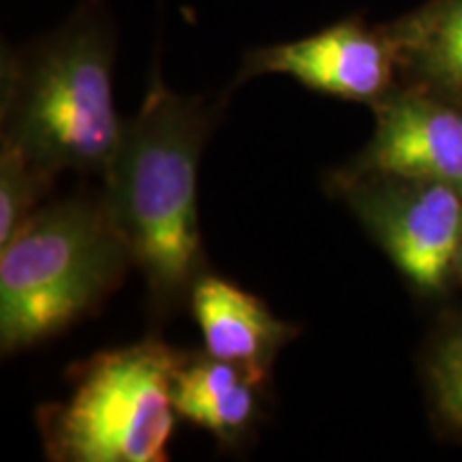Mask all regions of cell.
Here are the masks:
<instances>
[{
  "instance_id": "cell-1",
  "label": "cell",
  "mask_w": 462,
  "mask_h": 462,
  "mask_svg": "<svg viewBox=\"0 0 462 462\" xmlns=\"http://www.w3.org/2000/svg\"><path fill=\"white\" fill-rule=\"evenodd\" d=\"M215 116V103L178 95L154 71L103 176L106 204L161 309L206 274L198 170Z\"/></svg>"
},
{
  "instance_id": "cell-2",
  "label": "cell",
  "mask_w": 462,
  "mask_h": 462,
  "mask_svg": "<svg viewBox=\"0 0 462 462\" xmlns=\"http://www.w3.org/2000/svg\"><path fill=\"white\" fill-rule=\"evenodd\" d=\"M116 24L86 0L54 31L3 50V140L50 178L106 176L125 123L114 103Z\"/></svg>"
},
{
  "instance_id": "cell-3",
  "label": "cell",
  "mask_w": 462,
  "mask_h": 462,
  "mask_svg": "<svg viewBox=\"0 0 462 462\" xmlns=\"http://www.w3.org/2000/svg\"><path fill=\"white\" fill-rule=\"evenodd\" d=\"M133 257L106 198L34 210L0 246V351L17 354L82 319L125 279Z\"/></svg>"
},
{
  "instance_id": "cell-4",
  "label": "cell",
  "mask_w": 462,
  "mask_h": 462,
  "mask_svg": "<svg viewBox=\"0 0 462 462\" xmlns=\"http://www.w3.org/2000/svg\"><path fill=\"white\" fill-rule=\"evenodd\" d=\"M184 356L143 338L75 366L71 394L39 411L56 462H163L171 439L173 381Z\"/></svg>"
},
{
  "instance_id": "cell-5",
  "label": "cell",
  "mask_w": 462,
  "mask_h": 462,
  "mask_svg": "<svg viewBox=\"0 0 462 462\" xmlns=\"http://www.w3.org/2000/svg\"><path fill=\"white\" fill-rule=\"evenodd\" d=\"M334 189L421 296H441L454 282L462 238V190L396 173H334Z\"/></svg>"
},
{
  "instance_id": "cell-6",
  "label": "cell",
  "mask_w": 462,
  "mask_h": 462,
  "mask_svg": "<svg viewBox=\"0 0 462 462\" xmlns=\"http://www.w3.org/2000/svg\"><path fill=\"white\" fill-rule=\"evenodd\" d=\"M259 75H285L319 95L364 103L371 109L401 86L388 24L371 26L360 15L345 17L296 42L251 50L242 60L238 82Z\"/></svg>"
},
{
  "instance_id": "cell-7",
  "label": "cell",
  "mask_w": 462,
  "mask_h": 462,
  "mask_svg": "<svg viewBox=\"0 0 462 462\" xmlns=\"http://www.w3.org/2000/svg\"><path fill=\"white\" fill-rule=\"evenodd\" d=\"M373 112L371 142L349 170L421 178L462 190V107L401 84Z\"/></svg>"
},
{
  "instance_id": "cell-8",
  "label": "cell",
  "mask_w": 462,
  "mask_h": 462,
  "mask_svg": "<svg viewBox=\"0 0 462 462\" xmlns=\"http://www.w3.org/2000/svg\"><path fill=\"white\" fill-rule=\"evenodd\" d=\"M190 309L206 351L221 360L268 373L276 354L298 337L262 300L215 274H201L190 289Z\"/></svg>"
},
{
  "instance_id": "cell-9",
  "label": "cell",
  "mask_w": 462,
  "mask_h": 462,
  "mask_svg": "<svg viewBox=\"0 0 462 462\" xmlns=\"http://www.w3.org/2000/svg\"><path fill=\"white\" fill-rule=\"evenodd\" d=\"M401 84L462 107V0H424L388 22Z\"/></svg>"
},
{
  "instance_id": "cell-10",
  "label": "cell",
  "mask_w": 462,
  "mask_h": 462,
  "mask_svg": "<svg viewBox=\"0 0 462 462\" xmlns=\"http://www.w3.org/2000/svg\"><path fill=\"white\" fill-rule=\"evenodd\" d=\"M268 373L210 356H184L173 381L176 413L223 441L245 435L259 413Z\"/></svg>"
},
{
  "instance_id": "cell-11",
  "label": "cell",
  "mask_w": 462,
  "mask_h": 462,
  "mask_svg": "<svg viewBox=\"0 0 462 462\" xmlns=\"http://www.w3.org/2000/svg\"><path fill=\"white\" fill-rule=\"evenodd\" d=\"M421 368L432 418L441 432L462 441V313L432 334Z\"/></svg>"
},
{
  "instance_id": "cell-12",
  "label": "cell",
  "mask_w": 462,
  "mask_h": 462,
  "mask_svg": "<svg viewBox=\"0 0 462 462\" xmlns=\"http://www.w3.org/2000/svg\"><path fill=\"white\" fill-rule=\"evenodd\" d=\"M51 180L54 178L32 165L20 148L3 140V146H0V246L7 245L15 231L26 223Z\"/></svg>"
},
{
  "instance_id": "cell-13",
  "label": "cell",
  "mask_w": 462,
  "mask_h": 462,
  "mask_svg": "<svg viewBox=\"0 0 462 462\" xmlns=\"http://www.w3.org/2000/svg\"><path fill=\"white\" fill-rule=\"evenodd\" d=\"M454 282H460V285H462V238H460V246H458V257H456Z\"/></svg>"
}]
</instances>
